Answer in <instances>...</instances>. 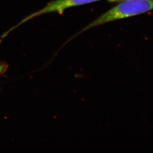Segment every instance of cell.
Returning a JSON list of instances; mask_svg holds the SVG:
<instances>
[{"label":"cell","instance_id":"obj_2","mask_svg":"<svg viewBox=\"0 0 153 153\" xmlns=\"http://www.w3.org/2000/svg\"><path fill=\"white\" fill-rule=\"evenodd\" d=\"M99 1L100 0H54L48 3L47 4L43 9L38 10V12L32 13L22 19L20 22H19L17 25H16V26H13V27L9 29V30L7 31L6 33H4L2 35L1 37L2 39L5 37L8 34H9L10 32L14 30L20 25L25 23L28 20H30L31 19H33L34 17L45 14V13H53V12H57L60 14H62V13L64 12V10H65V9L76 7V6L94 3L95 1Z\"/></svg>","mask_w":153,"mask_h":153},{"label":"cell","instance_id":"obj_4","mask_svg":"<svg viewBox=\"0 0 153 153\" xmlns=\"http://www.w3.org/2000/svg\"><path fill=\"white\" fill-rule=\"evenodd\" d=\"M108 1L110 2H119V1H124L126 0H108Z\"/></svg>","mask_w":153,"mask_h":153},{"label":"cell","instance_id":"obj_1","mask_svg":"<svg viewBox=\"0 0 153 153\" xmlns=\"http://www.w3.org/2000/svg\"><path fill=\"white\" fill-rule=\"evenodd\" d=\"M153 10V0H126L121 1L86 26L77 34L98 25L136 16Z\"/></svg>","mask_w":153,"mask_h":153},{"label":"cell","instance_id":"obj_3","mask_svg":"<svg viewBox=\"0 0 153 153\" xmlns=\"http://www.w3.org/2000/svg\"><path fill=\"white\" fill-rule=\"evenodd\" d=\"M8 67V65L7 64L4 62L0 63V74H4L6 71Z\"/></svg>","mask_w":153,"mask_h":153}]
</instances>
